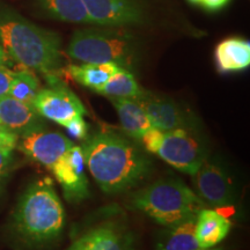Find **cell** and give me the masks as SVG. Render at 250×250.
I'll use <instances>...</instances> for the list:
<instances>
[{"label": "cell", "instance_id": "cell-25", "mask_svg": "<svg viewBox=\"0 0 250 250\" xmlns=\"http://www.w3.org/2000/svg\"><path fill=\"white\" fill-rule=\"evenodd\" d=\"M64 127L68 131V133L76 139L83 140L86 139L87 136H88V127H87V124L83 116L73 118V120L68 122Z\"/></svg>", "mask_w": 250, "mask_h": 250}, {"label": "cell", "instance_id": "cell-26", "mask_svg": "<svg viewBox=\"0 0 250 250\" xmlns=\"http://www.w3.org/2000/svg\"><path fill=\"white\" fill-rule=\"evenodd\" d=\"M66 250H94V232L93 229L83 235L77 241L72 243L70 248Z\"/></svg>", "mask_w": 250, "mask_h": 250}, {"label": "cell", "instance_id": "cell-28", "mask_svg": "<svg viewBox=\"0 0 250 250\" xmlns=\"http://www.w3.org/2000/svg\"><path fill=\"white\" fill-rule=\"evenodd\" d=\"M228 2L229 0H201L199 5L208 11H218V9L225 7Z\"/></svg>", "mask_w": 250, "mask_h": 250}, {"label": "cell", "instance_id": "cell-30", "mask_svg": "<svg viewBox=\"0 0 250 250\" xmlns=\"http://www.w3.org/2000/svg\"><path fill=\"white\" fill-rule=\"evenodd\" d=\"M190 2H192V4H198L199 5V2H201V0H189Z\"/></svg>", "mask_w": 250, "mask_h": 250}, {"label": "cell", "instance_id": "cell-18", "mask_svg": "<svg viewBox=\"0 0 250 250\" xmlns=\"http://www.w3.org/2000/svg\"><path fill=\"white\" fill-rule=\"evenodd\" d=\"M120 66L114 62H83L81 65H70L68 74L80 85L98 92L118 71Z\"/></svg>", "mask_w": 250, "mask_h": 250}, {"label": "cell", "instance_id": "cell-12", "mask_svg": "<svg viewBox=\"0 0 250 250\" xmlns=\"http://www.w3.org/2000/svg\"><path fill=\"white\" fill-rule=\"evenodd\" d=\"M92 23L107 27H125L144 21L136 0H83Z\"/></svg>", "mask_w": 250, "mask_h": 250}, {"label": "cell", "instance_id": "cell-11", "mask_svg": "<svg viewBox=\"0 0 250 250\" xmlns=\"http://www.w3.org/2000/svg\"><path fill=\"white\" fill-rule=\"evenodd\" d=\"M73 146V143L59 132L39 131L20 137L17 147L31 160L51 168Z\"/></svg>", "mask_w": 250, "mask_h": 250}, {"label": "cell", "instance_id": "cell-21", "mask_svg": "<svg viewBox=\"0 0 250 250\" xmlns=\"http://www.w3.org/2000/svg\"><path fill=\"white\" fill-rule=\"evenodd\" d=\"M52 17L74 23H92L83 0H41Z\"/></svg>", "mask_w": 250, "mask_h": 250}, {"label": "cell", "instance_id": "cell-31", "mask_svg": "<svg viewBox=\"0 0 250 250\" xmlns=\"http://www.w3.org/2000/svg\"><path fill=\"white\" fill-rule=\"evenodd\" d=\"M197 250H221V249H211V248H208V249H197Z\"/></svg>", "mask_w": 250, "mask_h": 250}, {"label": "cell", "instance_id": "cell-17", "mask_svg": "<svg viewBox=\"0 0 250 250\" xmlns=\"http://www.w3.org/2000/svg\"><path fill=\"white\" fill-rule=\"evenodd\" d=\"M196 217L167 227L156 242V250H197L201 249L196 240Z\"/></svg>", "mask_w": 250, "mask_h": 250}, {"label": "cell", "instance_id": "cell-2", "mask_svg": "<svg viewBox=\"0 0 250 250\" xmlns=\"http://www.w3.org/2000/svg\"><path fill=\"white\" fill-rule=\"evenodd\" d=\"M0 42L6 55L28 70L56 77L62 66L61 37L6 8H0Z\"/></svg>", "mask_w": 250, "mask_h": 250}, {"label": "cell", "instance_id": "cell-1", "mask_svg": "<svg viewBox=\"0 0 250 250\" xmlns=\"http://www.w3.org/2000/svg\"><path fill=\"white\" fill-rule=\"evenodd\" d=\"M81 149L89 173L104 192L129 190L152 170V162L146 153L114 131H96L87 136Z\"/></svg>", "mask_w": 250, "mask_h": 250}, {"label": "cell", "instance_id": "cell-5", "mask_svg": "<svg viewBox=\"0 0 250 250\" xmlns=\"http://www.w3.org/2000/svg\"><path fill=\"white\" fill-rule=\"evenodd\" d=\"M72 59L81 62H114L133 70L139 58L136 37L125 29H83L73 34L66 49Z\"/></svg>", "mask_w": 250, "mask_h": 250}, {"label": "cell", "instance_id": "cell-7", "mask_svg": "<svg viewBox=\"0 0 250 250\" xmlns=\"http://www.w3.org/2000/svg\"><path fill=\"white\" fill-rule=\"evenodd\" d=\"M48 78L51 87L41 89L34 101V107L41 116L65 126L73 118L87 114L76 94L56 80L55 76Z\"/></svg>", "mask_w": 250, "mask_h": 250}, {"label": "cell", "instance_id": "cell-13", "mask_svg": "<svg viewBox=\"0 0 250 250\" xmlns=\"http://www.w3.org/2000/svg\"><path fill=\"white\" fill-rule=\"evenodd\" d=\"M0 125L20 137L44 130V118L33 104L7 95L0 96Z\"/></svg>", "mask_w": 250, "mask_h": 250}, {"label": "cell", "instance_id": "cell-23", "mask_svg": "<svg viewBox=\"0 0 250 250\" xmlns=\"http://www.w3.org/2000/svg\"><path fill=\"white\" fill-rule=\"evenodd\" d=\"M13 165V149L0 148V192L11 173Z\"/></svg>", "mask_w": 250, "mask_h": 250}, {"label": "cell", "instance_id": "cell-24", "mask_svg": "<svg viewBox=\"0 0 250 250\" xmlns=\"http://www.w3.org/2000/svg\"><path fill=\"white\" fill-rule=\"evenodd\" d=\"M165 131H161L156 127H152L151 130H148L144 136L142 137V139L139 142H142L144 148L149 153H156L159 148V145H160L162 136H164Z\"/></svg>", "mask_w": 250, "mask_h": 250}, {"label": "cell", "instance_id": "cell-4", "mask_svg": "<svg viewBox=\"0 0 250 250\" xmlns=\"http://www.w3.org/2000/svg\"><path fill=\"white\" fill-rule=\"evenodd\" d=\"M206 204L182 181L160 179L129 198V208L142 211L166 227L196 217Z\"/></svg>", "mask_w": 250, "mask_h": 250}, {"label": "cell", "instance_id": "cell-14", "mask_svg": "<svg viewBox=\"0 0 250 250\" xmlns=\"http://www.w3.org/2000/svg\"><path fill=\"white\" fill-rule=\"evenodd\" d=\"M229 229V220L218 212L203 208L197 214L196 240L201 249L217 246L228 235Z\"/></svg>", "mask_w": 250, "mask_h": 250}, {"label": "cell", "instance_id": "cell-16", "mask_svg": "<svg viewBox=\"0 0 250 250\" xmlns=\"http://www.w3.org/2000/svg\"><path fill=\"white\" fill-rule=\"evenodd\" d=\"M215 62L220 72L242 71L250 65L249 41L230 37L215 48Z\"/></svg>", "mask_w": 250, "mask_h": 250}, {"label": "cell", "instance_id": "cell-20", "mask_svg": "<svg viewBox=\"0 0 250 250\" xmlns=\"http://www.w3.org/2000/svg\"><path fill=\"white\" fill-rule=\"evenodd\" d=\"M145 89L139 86L138 81L132 74V72L126 68L120 67L116 73L109 79L105 85L100 88L98 92L107 98H121L136 100L143 94Z\"/></svg>", "mask_w": 250, "mask_h": 250}, {"label": "cell", "instance_id": "cell-22", "mask_svg": "<svg viewBox=\"0 0 250 250\" xmlns=\"http://www.w3.org/2000/svg\"><path fill=\"white\" fill-rule=\"evenodd\" d=\"M40 81L30 71L23 70L15 72L9 86L8 95L19 101L33 104L37 94L40 93Z\"/></svg>", "mask_w": 250, "mask_h": 250}, {"label": "cell", "instance_id": "cell-3", "mask_svg": "<svg viewBox=\"0 0 250 250\" xmlns=\"http://www.w3.org/2000/svg\"><path fill=\"white\" fill-rule=\"evenodd\" d=\"M65 226V211L51 180L36 181L26 190L14 213V227L23 242L33 247L57 240Z\"/></svg>", "mask_w": 250, "mask_h": 250}, {"label": "cell", "instance_id": "cell-15", "mask_svg": "<svg viewBox=\"0 0 250 250\" xmlns=\"http://www.w3.org/2000/svg\"><path fill=\"white\" fill-rule=\"evenodd\" d=\"M110 101L116 109L123 130L131 138L140 140L153 127L147 114L136 100L111 98Z\"/></svg>", "mask_w": 250, "mask_h": 250}, {"label": "cell", "instance_id": "cell-29", "mask_svg": "<svg viewBox=\"0 0 250 250\" xmlns=\"http://www.w3.org/2000/svg\"><path fill=\"white\" fill-rule=\"evenodd\" d=\"M6 62H7V55H6L4 49L0 46V66H6Z\"/></svg>", "mask_w": 250, "mask_h": 250}, {"label": "cell", "instance_id": "cell-8", "mask_svg": "<svg viewBox=\"0 0 250 250\" xmlns=\"http://www.w3.org/2000/svg\"><path fill=\"white\" fill-rule=\"evenodd\" d=\"M151 121L153 127L161 131L177 129L193 130L196 123L182 107L169 98L144 90L136 99Z\"/></svg>", "mask_w": 250, "mask_h": 250}, {"label": "cell", "instance_id": "cell-19", "mask_svg": "<svg viewBox=\"0 0 250 250\" xmlns=\"http://www.w3.org/2000/svg\"><path fill=\"white\" fill-rule=\"evenodd\" d=\"M94 250H134L133 236L116 224L94 228Z\"/></svg>", "mask_w": 250, "mask_h": 250}, {"label": "cell", "instance_id": "cell-27", "mask_svg": "<svg viewBox=\"0 0 250 250\" xmlns=\"http://www.w3.org/2000/svg\"><path fill=\"white\" fill-rule=\"evenodd\" d=\"M15 71L9 70L7 66H0V96L7 95L9 86L13 80Z\"/></svg>", "mask_w": 250, "mask_h": 250}, {"label": "cell", "instance_id": "cell-6", "mask_svg": "<svg viewBox=\"0 0 250 250\" xmlns=\"http://www.w3.org/2000/svg\"><path fill=\"white\" fill-rule=\"evenodd\" d=\"M155 154L182 173L193 176L206 160L208 152L193 130L177 129L164 132Z\"/></svg>", "mask_w": 250, "mask_h": 250}, {"label": "cell", "instance_id": "cell-9", "mask_svg": "<svg viewBox=\"0 0 250 250\" xmlns=\"http://www.w3.org/2000/svg\"><path fill=\"white\" fill-rule=\"evenodd\" d=\"M85 166L83 149L73 145L51 168L67 201L78 203L88 196Z\"/></svg>", "mask_w": 250, "mask_h": 250}, {"label": "cell", "instance_id": "cell-10", "mask_svg": "<svg viewBox=\"0 0 250 250\" xmlns=\"http://www.w3.org/2000/svg\"><path fill=\"white\" fill-rule=\"evenodd\" d=\"M193 176L199 192L198 197L205 204L218 208L233 204L235 191L232 181L226 170L217 162L206 159Z\"/></svg>", "mask_w": 250, "mask_h": 250}]
</instances>
